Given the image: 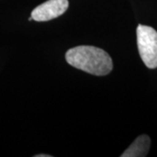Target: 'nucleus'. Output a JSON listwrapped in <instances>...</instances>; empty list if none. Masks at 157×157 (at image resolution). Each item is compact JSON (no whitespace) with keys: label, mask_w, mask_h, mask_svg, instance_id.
I'll return each instance as SVG.
<instances>
[{"label":"nucleus","mask_w":157,"mask_h":157,"mask_svg":"<svg viewBox=\"0 0 157 157\" xmlns=\"http://www.w3.org/2000/svg\"><path fill=\"white\" fill-rule=\"evenodd\" d=\"M70 66L96 76L107 75L113 70L111 57L106 51L92 45H79L71 48L66 53Z\"/></svg>","instance_id":"nucleus-1"},{"label":"nucleus","mask_w":157,"mask_h":157,"mask_svg":"<svg viewBox=\"0 0 157 157\" xmlns=\"http://www.w3.org/2000/svg\"><path fill=\"white\" fill-rule=\"evenodd\" d=\"M137 45L143 63L149 69L157 67V32L147 25H139L136 30Z\"/></svg>","instance_id":"nucleus-2"},{"label":"nucleus","mask_w":157,"mask_h":157,"mask_svg":"<svg viewBox=\"0 0 157 157\" xmlns=\"http://www.w3.org/2000/svg\"><path fill=\"white\" fill-rule=\"evenodd\" d=\"M68 0H47L32 11L33 20L45 22L61 16L67 10Z\"/></svg>","instance_id":"nucleus-3"},{"label":"nucleus","mask_w":157,"mask_h":157,"mask_svg":"<svg viewBox=\"0 0 157 157\" xmlns=\"http://www.w3.org/2000/svg\"><path fill=\"white\" fill-rule=\"evenodd\" d=\"M150 147V138L147 135H140L125 150L121 157H144L147 155Z\"/></svg>","instance_id":"nucleus-4"},{"label":"nucleus","mask_w":157,"mask_h":157,"mask_svg":"<svg viewBox=\"0 0 157 157\" xmlns=\"http://www.w3.org/2000/svg\"><path fill=\"white\" fill-rule=\"evenodd\" d=\"M36 157H52V155H35Z\"/></svg>","instance_id":"nucleus-5"}]
</instances>
